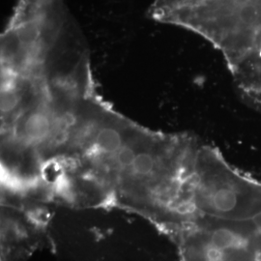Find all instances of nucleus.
<instances>
[{"instance_id": "f257e3e1", "label": "nucleus", "mask_w": 261, "mask_h": 261, "mask_svg": "<svg viewBox=\"0 0 261 261\" xmlns=\"http://www.w3.org/2000/svg\"><path fill=\"white\" fill-rule=\"evenodd\" d=\"M193 138L146 129L101 99L59 167L60 194L67 206L119 208L162 231L170 219Z\"/></svg>"}, {"instance_id": "f03ea898", "label": "nucleus", "mask_w": 261, "mask_h": 261, "mask_svg": "<svg viewBox=\"0 0 261 261\" xmlns=\"http://www.w3.org/2000/svg\"><path fill=\"white\" fill-rule=\"evenodd\" d=\"M48 222L43 203L2 201L1 261H28L49 246Z\"/></svg>"}]
</instances>
